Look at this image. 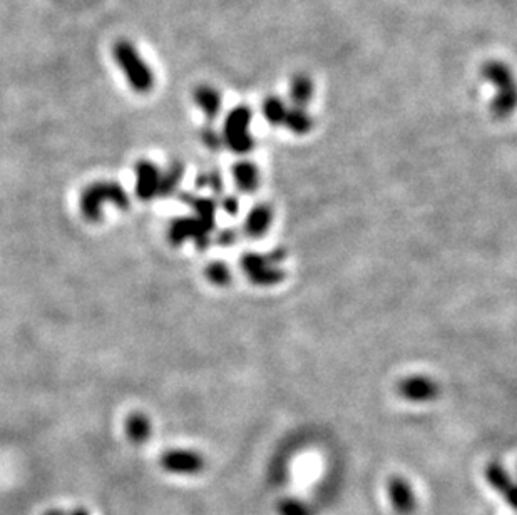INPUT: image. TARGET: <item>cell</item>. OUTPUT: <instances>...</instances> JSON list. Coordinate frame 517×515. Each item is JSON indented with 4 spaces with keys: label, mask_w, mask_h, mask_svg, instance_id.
I'll list each match as a JSON object with an SVG mask.
<instances>
[{
    "label": "cell",
    "mask_w": 517,
    "mask_h": 515,
    "mask_svg": "<svg viewBox=\"0 0 517 515\" xmlns=\"http://www.w3.org/2000/svg\"><path fill=\"white\" fill-rule=\"evenodd\" d=\"M248 279L256 286H275L285 279V272L280 266L270 265L264 268L258 269V272L248 274Z\"/></svg>",
    "instance_id": "obj_19"
},
{
    "label": "cell",
    "mask_w": 517,
    "mask_h": 515,
    "mask_svg": "<svg viewBox=\"0 0 517 515\" xmlns=\"http://www.w3.org/2000/svg\"><path fill=\"white\" fill-rule=\"evenodd\" d=\"M106 203H111L112 206L123 209H129V196L119 182L114 181H99L86 187L81 194V213L86 221L99 222L102 218V208Z\"/></svg>",
    "instance_id": "obj_2"
},
{
    "label": "cell",
    "mask_w": 517,
    "mask_h": 515,
    "mask_svg": "<svg viewBox=\"0 0 517 515\" xmlns=\"http://www.w3.org/2000/svg\"><path fill=\"white\" fill-rule=\"evenodd\" d=\"M285 256H286V253L283 248H276V250L268 253V255H260V253H243L241 268L248 276V274L258 272V269L264 268V266H270V265L278 266V263L283 261Z\"/></svg>",
    "instance_id": "obj_13"
},
{
    "label": "cell",
    "mask_w": 517,
    "mask_h": 515,
    "mask_svg": "<svg viewBox=\"0 0 517 515\" xmlns=\"http://www.w3.org/2000/svg\"><path fill=\"white\" fill-rule=\"evenodd\" d=\"M161 464L169 472L193 474L203 467V458L198 453L189 450H171L161 458Z\"/></svg>",
    "instance_id": "obj_8"
},
{
    "label": "cell",
    "mask_w": 517,
    "mask_h": 515,
    "mask_svg": "<svg viewBox=\"0 0 517 515\" xmlns=\"http://www.w3.org/2000/svg\"><path fill=\"white\" fill-rule=\"evenodd\" d=\"M193 99L210 121H215L221 112V94L211 86H198L193 91Z\"/></svg>",
    "instance_id": "obj_12"
},
{
    "label": "cell",
    "mask_w": 517,
    "mask_h": 515,
    "mask_svg": "<svg viewBox=\"0 0 517 515\" xmlns=\"http://www.w3.org/2000/svg\"><path fill=\"white\" fill-rule=\"evenodd\" d=\"M398 392H401L403 399L410 401H429L438 395V387L429 377L415 375V377L402 380L401 385H398Z\"/></svg>",
    "instance_id": "obj_7"
},
{
    "label": "cell",
    "mask_w": 517,
    "mask_h": 515,
    "mask_svg": "<svg viewBox=\"0 0 517 515\" xmlns=\"http://www.w3.org/2000/svg\"><path fill=\"white\" fill-rule=\"evenodd\" d=\"M182 176H184V164L180 163V161L169 163L166 171L161 173L158 196H161V198H168V196L175 194Z\"/></svg>",
    "instance_id": "obj_14"
},
{
    "label": "cell",
    "mask_w": 517,
    "mask_h": 515,
    "mask_svg": "<svg viewBox=\"0 0 517 515\" xmlns=\"http://www.w3.org/2000/svg\"><path fill=\"white\" fill-rule=\"evenodd\" d=\"M196 186L199 189L203 187H210L211 191L215 193H221L223 191V178L220 176L218 171H210L206 174H201V176L196 178Z\"/></svg>",
    "instance_id": "obj_21"
},
{
    "label": "cell",
    "mask_w": 517,
    "mask_h": 515,
    "mask_svg": "<svg viewBox=\"0 0 517 515\" xmlns=\"http://www.w3.org/2000/svg\"><path fill=\"white\" fill-rule=\"evenodd\" d=\"M251 117H253V112L245 104L233 107L224 117L223 133H221L223 146L234 154H248L253 151L255 139L250 133Z\"/></svg>",
    "instance_id": "obj_4"
},
{
    "label": "cell",
    "mask_w": 517,
    "mask_h": 515,
    "mask_svg": "<svg viewBox=\"0 0 517 515\" xmlns=\"http://www.w3.org/2000/svg\"><path fill=\"white\" fill-rule=\"evenodd\" d=\"M72 515H89V514L86 512V510H77V512H74Z\"/></svg>",
    "instance_id": "obj_25"
},
{
    "label": "cell",
    "mask_w": 517,
    "mask_h": 515,
    "mask_svg": "<svg viewBox=\"0 0 517 515\" xmlns=\"http://www.w3.org/2000/svg\"><path fill=\"white\" fill-rule=\"evenodd\" d=\"M238 239V229L236 228H224L221 229L216 236V243L220 244L221 248H229L236 243Z\"/></svg>",
    "instance_id": "obj_23"
},
{
    "label": "cell",
    "mask_w": 517,
    "mask_h": 515,
    "mask_svg": "<svg viewBox=\"0 0 517 515\" xmlns=\"http://www.w3.org/2000/svg\"><path fill=\"white\" fill-rule=\"evenodd\" d=\"M181 201H184L186 204H189L194 211V218L201 222V225L206 228L210 233L215 231L216 226V209H218V204H216L215 199L211 198H201V196H194L191 193H181Z\"/></svg>",
    "instance_id": "obj_9"
},
{
    "label": "cell",
    "mask_w": 517,
    "mask_h": 515,
    "mask_svg": "<svg viewBox=\"0 0 517 515\" xmlns=\"http://www.w3.org/2000/svg\"><path fill=\"white\" fill-rule=\"evenodd\" d=\"M273 221V209L268 204H256V206L248 213L245 225H243V233L250 238H262L271 226Z\"/></svg>",
    "instance_id": "obj_10"
},
{
    "label": "cell",
    "mask_w": 517,
    "mask_h": 515,
    "mask_svg": "<svg viewBox=\"0 0 517 515\" xmlns=\"http://www.w3.org/2000/svg\"><path fill=\"white\" fill-rule=\"evenodd\" d=\"M161 171L151 161L142 159L136 164V196L141 201H151L158 196Z\"/></svg>",
    "instance_id": "obj_6"
},
{
    "label": "cell",
    "mask_w": 517,
    "mask_h": 515,
    "mask_svg": "<svg viewBox=\"0 0 517 515\" xmlns=\"http://www.w3.org/2000/svg\"><path fill=\"white\" fill-rule=\"evenodd\" d=\"M234 185L243 193H255L260 186V171L251 161H238L231 168Z\"/></svg>",
    "instance_id": "obj_11"
},
{
    "label": "cell",
    "mask_w": 517,
    "mask_h": 515,
    "mask_svg": "<svg viewBox=\"0 0 517 515\" xmlns=\"http://www.w3.org/2000/svg\"><path fill=\"white\" fill-rule=\"evenodd\" d=\"M221 208H223L226 215L236 216L238 211H240V201H238L236 196H224L221 199Z\"/></svg>",
    "instance_id": "obj_24"
},
{
    "label": "cell",
    "mask_w": 517,
    "mask_h": 515,
    "mask_svg": "<svg viewBox=\"0 0 517 515\" xmlns=\"http://www.w3.org/2000/svg\"><path fill=\"white\" fill-rule=\"evenodd\" d=\"M47 515H62V512H49Z\"/></svg>",
    "instance_id": "obj_26"
},
{
    "label": "cell",
    "mask_w": 517,
    "mask_h": 515,
    "mask_svg": "<svg viewBox=\"0 0 517 515\" xmlns=\"http://www.w3.org/2000/svg\"><path fill=\"white\" fill-rule=\"evenodd\" d=\"M112 58L119 65L121 72L124 74L126 81L133 91L139 94H146L153 89L154 74L131 41L119 39L112 46Z\"/></svg>",
    "instance_id": "obj_1"
},
{
    "label": "cell",
    "mask_w": 517,
    "mask_h": 515,
    "mask_svg": "<svg viewBox=\"0 0 517 515\" xmlns=\"http://www.w3.org/2000/svg\"><path fill=\"white\" fill-rule=\"evenodd\" d=\"M126 434L134 443H145L151 435V422L142 413H131L126 420Z\"/></svg>",
    "instance_id": "obj_16"
},
{
    "label": "cell",
    "mask_w": 517,
    "mask_h": 515,
    "mask_svg": "<svg viewBox=\"0 0 517 515\" xmlns=\"http://www.w3.org/2000/svg\"><path fill=\"white\" fill-rule=\"evenodd\" d=\"M204 274L216 286H228V283L231 281V269L223 261H213L206 266Z\"/></svg>",
    "instance_id": "obj_20"
},
{
    "label": "cell",
    "mask_w": 517,
    "mask_h": 515,
    "mask_svg": "<svg viewBox=\"0 0 517 515\" xmlns=\"http://www.w3.org/2000/svg\"><path fill=\"white\" fill-rule=\"evenodd\" d=\"M201 141L204 146L208 147L210 151H218L223 146V138H221V133H218L211 124L204 126L201 129Z\"/></svg>",
    "instance_id": "obj_22"
},
{
    "label": "cell",
    "mask_w": 517,
    "mask_h": 515,
    "mask_svg": "<svg viewBox=\"0 0 517 515\" xmlns=\"http://www.w3.org/2000/svg\"><path fill=\"white\" fill-rule=\"evenodd\" d=\"M193 239L198 250H206L211 244V233L194 216H180L169 222L168 241L173 246H181L182 243Z\"/></svg>",
    "instance_id": "obj_5"
},
{
    "label": "cell",
    "mask_w": 517,
    "mask_h": 515,
    "mask_svg": "<svg viewBox=\"0 0 517 515\" xmlns=\"http://www.w3.org/2000/svg\"><path fill=\"white\" fill-rule=\"evenodd\" d=\"M286 111H288V106H286L285 100L278 98V95H268L262 104V112L264 119L270 122L271 126H283Z\"/></svg>",
    "instance_id": "obj_18"
},
{
    "label": "cell",
    "mask_w": 517,
    "mask_h": 515,
    "mask_svg": "<svg viewBox=\"0 0 517 515\" xmlns=\"http://www.w3.org/2000/svg\"><path fill=\"white\" fill-rule=\"evenodd\" d=\"M314 98V82L305 74L295 76L290 84V100L293 107H307Z\"/></svg>",
    "instance_id": "obj_15"
},
{
    "label": "cell",
    "mask_w": 517,
    "mask_h": 515,
    "mask_svg": "<svg viewBox=\"0 0 517 515\" xmlns=\"http://www.w3.org/2000/svg\"><path fill=\"white\" fill-rule=\"evenodd\" d=\"M482 76L497 91L492 102H490V109H492L494 114L497 117L511 116L516 107V87L511 69L506 64L492 60L482 67Z\"/></svg>",
    "instance_id": "obj_3"
},
{
    "label": "cell",
    "mask_w": 517,
    "mask_h": 515,
    "mask_svg": "<svg viewBox=\"0 0 517 515\" xmlns=\"http://www.w3.org/2000/svg\"><path fill=\"white\" fill-rule=\"evenodd\" d=\"M283 126L295 134H307L314 128V119L308 114L305 107H288Z\"/></svg>",
    "instance_id": "obj_17"
}]
</instances>
